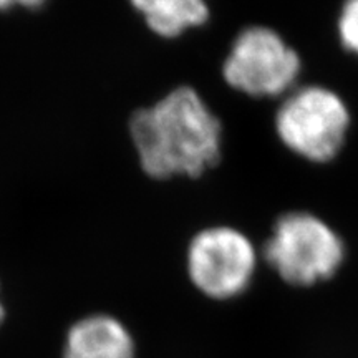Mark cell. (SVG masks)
Here are the masks:
<instances>
[{
  "label": "cell",
  "mask_w": 358,
  "mask_h": 358,
  "mask_svg": "<svg viewBox=\"0 0 358 358\" xmlns=\"http://www.w3.org/2000/svg\"><path fill=\"white\" fill-rule=\"evenodd\" d=\"M301 73L299 52L266 25L241 30L222 64L224 82L250 98L289 95Z\"/></svg>",
  "instance_id": "cell-4"
},
{
  "label": "cell",
  "mask_w": 358,
  "mask_h": 358,
  "mask_svg": "<svg viewBox=\"0 0 358 358\" xmlns=\"http://www.w3.org/2000/svg\"><path fill=\"white\" fill-rule=\"evenodd\" d=\"M3 317H6V310H3V303H2V301H0V324H2Z\"/></svg>",
  "instance_id": "cell-9"
},
{
  "label": "cell",
  "mask_w": 358,
  "mask_h": 358,
  "mask_svg": "<svg viewBox=\"0 0 358 358\" xmlns=\"http://www.w3.org/2000/svg\"><path fill=\"white\" fill-rule=\"evenodd\" d=\"M138 159L155 179L201 178L222 158V123L194 88L178 87L129 120Z\"/></svg>",
  "instance_id": "cell-1"
},
{
  "label": "cell",
  "mask_w": 358,
  "mask_h": 358,
  "mask_svg": "<svg viewBox=\"0 0 358 358\" xmlns=\"http://www.w3.org/2000/svg\"><path fill=\"white\" fill-rule=\"evenodd\" d=\"M64 358H134V342L122 322L96 313L69 330Z\"/></svg>",
  "instance_id": "cell-6"
},
{
  "label": "cell",
  "mask_w": 358,
  "mask_h": 358,
  "mask_svg": "<svg viewBox=\"0 0 358 358\" xmlns=\"http://www.w3.org/2000/svg\"><path fill=\"white\" fill-rule=\"evenodd\" d=\"M133 7L150 30L163 38H176L189 29L203 27L211 17L208 3L201 0H138Z\"/></svg>",
  "instance_id": "cell-7"
},
{
  "label": "cell",
  "mask_w": 358,
  "mask_h": 358,
  "mask_svg": "<svg viewBox=\"0 0 358 358\" xmlns=\"http://www.w3.org/2000/svg\"><path fill=\"white\" fill-rule=\"evenodd\" d=\"M337 34L342 47L358 57V0H350L340 8Z\"/></svg>",
  "instance_id": "cell-8"
},
{
  "label": "cell",
  "mask_w": 358,
  "mask_h": 358,
  "mask_svg": "<svg viewBox=\"0 0 358 358\" xmlns=\"http://www.w3.org/2000/svg\"><path fill=\"white\" fill-rule=\"evenodd\" d=\"M345 254V243L338 232L307 211L282 214L262 248L264 261L292 287H312L332 279Z\"/></svg>",
  "instance_id": "cell-2"
},
{
  "label": "cell",
  "mask_w": 358,
  "mask_h": 358,
  "mask_svg": "<svg viewBox=\"0 0 358 358\" xmlns=\"http://www.w3.org/2000/svg\"><path fill=\"white\" fill-rule=\"evenodd\" d=\"M352 115L332 88L307 85L295 88L275 111L274 128L282 145L310 163H329L347 143Z\"/></svg>",
  "instance_id": "cell-3"
},
{
  "label": "cell",
  "mask_w": 358,
  "mask_h": 358,
  "mask_svg": "<svg viewBox=\"0 0 358 358\" xmlns=\"http://www.w3.org/2000/svg\"><path fill=\"white\" fill-rule=\"evenodd\" d=\"M257 266L256 245L232 226L206 227L187 245L189 280L213 301H231L244 294L252 284Z\"/></svg>",
  "instance_id": "cell-5"
}]
</instances>
